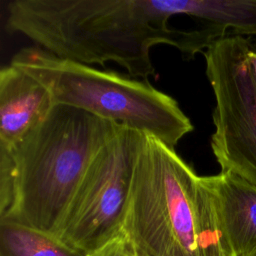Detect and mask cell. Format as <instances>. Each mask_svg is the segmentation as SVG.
I'll use <instances>...</instances> for the list:
<instances>
[{"label":"cell","instance_id":"1","mask_svg":"<svg viewBox=\"0 0 256 256\" xmlns=\"http://www.w3.org/2000/svg\"><path fill=\"white\" fill-rule=\"evenodd\" d=\"M6 27L57 57L114 62L144 81L156 76L153 46L170 45L189 60L227 36L208 24V0H12Z\"/></svg>","mask_w":256,"mask_h":256},{"label":"cell","instance_id":"2","mask_svg":"<svg viewBox=\"0 0 256 256\" xmlns=\"http://www.w3.org/2000/svg\"><path fill=\"white\" fill-rule=\"evenodd\" d=\"M120 126L55 104L12 149L0 148V220L57 236L89 165Z\"/></svg>","mask_w":256,"mask_h":256},{"label":"cell","instance_id":"3","mask_svg":"<svg viewBox=\"0 0 256 256\" xmlns=\"http://www.w3.org/2000/svg\"><path fill=\"white\" fill-rule=\"evenodd\" d=\"M122 235L135 256H234L202 176L145 134Z\"/></svg>","mask_w":256,"mask_h":256},{"label":"cell","instance_id":"4","mask_svg":"<svg viewBox=\"0 0 256 256\" xmlns=\"http://www.w3.org/2000/svg\"><path fill=\"white\" fill-rule=\"evenodd\" d=\"M10 64L42 83L55 104L87 111L171 147L193 131L178 102L148 81L63 59L39 47L19 50Z\"/></svg>","mask_w":256,"mask_h":256},{"label":"cell","instance_id":"5","mask_svg":"<svg viewBox=\"0 0 256 256\" xmlns=\"http://www.w3.org/2000/svg\"><path fill=\"white\" fill-rule=\"evenodd\" d=\"M144 134L121 125L89 165L57 237L89 255L122 235Z\"/></svg>","mask_w":256,"mask_h":256},{"label":"cell","instance_id":"6","mask_svg":"<svg viewBox=\"0 0 256 256\" xmlns=\"http://www.w3.org/2000/svg\"><path fill=\"white\" fill-rule=\"evenodd\" d=\"M245 37L225 36L204 52L215 98L211 149L221 171L256 186V72Z\"/></svg>","mask_w":256,"mask_h":256},{"label":"cell","instance_id":"7","mask_svg":"<svg viewBox=\"0 0 256 256\" xmlns=\"http://www.w3.org/2000/svg\"><path fill=\"white\" fill-rule=\"evenodd\" d=\"M55 102L37 79L9 64L0 70V148L12 149L49 115Z\"/></svg>","mask_w":256,"mask_h":256},{"label":"cell","instance_id":"8","mask_svg":"<svg viewBox=\"0 0 256 256\" xmlns=\"http://www.w3.org/2000/svg\"><path fill=\"white\" fill-rule=\"evenodd\" d=\"M234 256L256 251V186L232 171L202 176Z\"/></svg>","mask_w":256,"mask_h":256},{"label":"cell","instance_id":"9","mask_svg":"<svg viewBox=\"0 0 256 256\" xmlns=\"http://www.w3.org/2000/svg\"><path fill=\"white\" fill-rule=\"evenodd\" d=\"M0 256H88L59 237L35 228L0 220Z\"/></svg>","mask_w":256,"mask_h":256},{"label":"cell","instance_id":"10","mask_svg":"<svg viewBox=\"0 0 256 256\" xmlns=\"http://www.w3.org/2000/svg\"><path fill=\"white\" fill-rule=\"evenodd\" d=\"M123 240H124V236L121 235L120 237L111 241L110 243H108L104 247L98 249L97 251L89 254L88 256H113L117 252L119 247L121 246Z\"/></svg>","mask_w":256,"mask_h":256},{"label":"cell","instance_id":"11","mask_svg":"<svg viewBox=\"0 0 256 256\" xmlns=\"http://www.w3.org/2000/svg\"><path fill=\"white\" fill-rule=\"evenodd\" d=\"M113 256H135V253H134L131 245L129 244V242L126 240L125 237H124V240H123L121 246L119 247V249Z\"/></svg>","mask_w":256,"mask_h":256},{"label":"cell","instance_id":"12","mask_svg":"<svg viewBox=\"0 0 256 256\" xmlns=\"http://www.w3.org/2000/svg\"><path fill=\"white\" fill-rule=\"evenodd\" d=\"M250 57H251V60H252V63L254 65L255 72H256V46L255 45L252 46V49L250 52Z\"/></svg>","mask_w":256,"mask_h":256},{"label":"cell","instance_id":"13","mask_svg":"<svg viewBox=\"0 0 256 256\" xmlns=\"http://www.w3.org/2000/svg\"><path fill=\"white\" fill-rule=\"evenodd\" d=\"M250 256H256V251H255V252H253V253H252Z\"/></svg>","mask_w":256,"mask_h":256}]
</instances>
